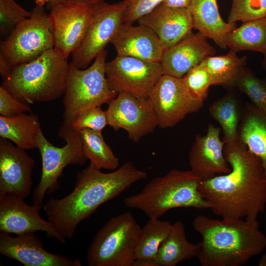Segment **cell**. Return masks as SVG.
<instances>
[{"label":"cell","mask_w":266,"mask_h":266,"mask_svg":"<svg viewBox=\"0 0 266 266\" xmlns=\"http://www.w3.org/2000/svg\"><path fill=\"white\" fill-rule=\"evenodd\" d=\"M230 172L201 180L199 191L222 219L257 220L266 205V175L260 160L239 139L226 144Z\"/></svg>","instance_id":"6da1fadb"},{"label":"cell","mask_w":266,"mask_h":266,"mask_svg":"<svg viewBox=\"0 0 266 266\" xmlns=\"http://www.w3.org/2000/svg\"><path fill=\"white\" fill-rule=\"evenodd\" d=\"M147 177L130 161L110 173L90 163L78 172L73 190L61 199L50 198L43 209L56 232L65 240L72 238L80 222L103 203L120 196Z\"/></svg>","instance_id":"7a4b0ae2"},{"label":"cell","mask_w":266,"mask_h":266,"mask_svg":"<svg viewBox=\"0 0 266 266\" xmlns=\"http://www.w3.org/2000/svg\"><path fill=\"white\" fill-rule=\"evenodd\" d=\"M194 230L202 237L198 259L202 266H241L266 248L258 220L196 216Z\"/></svg>","instance_id":"3957f363"},{"label":"cell","mask_w":266,"mask_h":266,"mask_svg":"<svg viewBox=\"0 0 266 266\" xmlns=\"http://www.w3.org/2000/svg\"><path fill=\"white\" fill-rule=\"evenodd\" d=\"M68 63L54 48L34 60L12 67L1 86L29 105L47 102L64 95Z\"/></svg>","instance_id":"277c9868"},{"label":"cell","mask_w":266,"mask_h":266,"mask_svg":"<svg viewBox=\"0 0 266 266\" xmlns=\"http://www.w3.org/2000/svg\"><path fill=\"white\" fill-rule=\"evenodd\" d=\"M201 181L191 170L173 169L153 178L140 192L126 198L124 203L142 211L148 218H160L175 208L209 209L199 191Z\"/></svg>","instance_id":"5b68a950"},{"label":"cell","mask_w":266,"mask_h":266,"mask_svg":"<svg viewBox=\"0 0 266 266\" xmlns=\"http://www.w3.org/2000/svg\"><path fill=\"white\" fill-rule=\"evenodd\" d=\"M106 50L100 52L88 68L68 64L63 97V125L71 127L83 111L108 103L118 93L109 85L105 74Z\"/></svg>","instance_id":"8992f818"},{"label":"cell","mask_w":266,"mask_h":266,"mask_svg":"<svg viewBox=\"0 0 266 266\" xmlns=\"http://www.w3.org/2000/svg\"><path fill=\"white\" fill-rule=\"evenodd\" d=\"M141 228L130 211L111 217L88 249V266H133Z\"/></svg>","instance_id":"52a82bcc"},{"label":"cell","mask_w":266,"mask_h":266,"mask_svg":"<svg viewBox=\"0 0 266 266\" xmlns=\"http://www.w3.org/2000/svg\"><path fill=\"white\" fill-rule=\"evenodd\" d=\"M58 135L66 143L62 147L51 144L42 130L37 136V148L41 155L42 167L40 179L33 192V204L42 206L45 196L60 188L59 178L66 166H83L88 160L83 153L79 132L62 125Z\"/></svg>","instance_id":"ba28073f"},{"label":"cell","mask_w":266,"mask_h":266,"mask_svg":"<svg viewBox=\"0 0 266 266\" xmlns=\"http://www.w3.org/2000/svg\"><path fill=\"white\" fill-rule=\"evenodd\" d=\"M30 17L20 21L0 41V56L12 67L30 62L54 48L49 15L36 5Z\"/></svg>","instance_id":"9c48e42d"},{"label":"cell","mask_w":266,"mask_h":266,"mask_svg":"<svg viewBox=\"0 0 266 266\" xmlns=\"http://www.w3.org/2000/svg\"><path fill=\"white\" fill-rule=\"evenodd\" d=\"M148 99L162 129L174 127L187 115L199 111L204 103L192 94L183 77L165 74L159 79Z\"/></svg>","instance_id":"30bf717a"},{"label":"cell","mask_w":266,"mask_h":266,"mask_svg":"<svg viewBox=\"0 0 266 266\" xmlns=\"http://www.w3.org/2000/svg\"><path fill=\"white\" fill-rule=\"evenodd\" d=\"M93 7V15L79 46L71 53V62L84 69L111 42L124 23L126 6L122 1L114 3L105 1Z\"/></svg>","instance_id":"8fae6325"},{"label":"cell","mask_w":266,"mask_h":266,"mask_svg":"<svg viewBox=\"0 0 266 266\" xmlns=\"http://www.w3.org/2000/svg\"><path fill=\"white\" fill-rule=\"evenodd\" d=\"M105 74L111 88L138 99H148L163 75L161 63L131 56H118L105 64Z\"/></svg>","instance_id":"7c38bea8"},{"label":"cell","mask_w":266,"mask_h":266,"mask_svg":"<svg viewBox=\"0 0 266 266\" xmlns=\"http://www.w3.org/2000/svg\"><path fill=\"white\" fill-rule=\"evenodd\" d=\"M106 111L108 125L126 131L128 138L138 142L152 133L158 122L149 99H138L125 92L118 93L108 103Z\"/></svg>","instance_id":"4fadbf2b"},{"label":"cell","mask_w":266,"mask_h":266,"mask_svg":"<svg viewBox=\"0 0 266 266\" xmlns=\"http://www.w3.org/2000/svg\"><path fill=\"white\" fill-rule=\"evenodd\" d=\"M50 10L49 20L54 49L67 60L83 39L92 19L93 7L61 4L53 6Z\"/></svg>","instance_id":"5bb4252c"},{"label":"cell","mask_w":266,"mask_h":266,"mask_svg":"<svg viewBox=\"0 0 266 266\" xmlns=\"http://www.w3.org/2000/svg\"><path fill=\"white\" fill-rule=\"evenodd\" d=\"M41 207L37 204L29 205L24 198L15 194L0 195V232L18 235L43 231L48 237L65 243L66 240L51 223L40 217Z\"/></svg>","instance_id":"9a60e30c"},{"label":"cell","mask_w":266,"mask_h":266,"mask_svg":"<svg viewBox=\"0 0 266 266\" xmlns=\"http://www.w3.org/2000/svg\"><path fill=\"white\" fill-rule=\"evenodd\" d=\"M26 150L0 138V195L13 194L26 198L32 187L34 160Z\"/></svg>","instance_id":"2e32d148"},{"label":"cell","mask_w":266,"mask_h":266,"mask_svg":"<svg viewBox=\"0 0 266 266\" xmlns=\"http://www.w3.org/2000/svg\"><path fill=\"white\" fill-rule=\"evenodd\" d=\"M0 253L25 266H81L79 259H71L46 251L34 233L17 235L0 232Z\"/></svg>","instance_id":"e0dca14e"},{"label":"cell","mask_w":266,"mask_h":266,"mask_svg":"<svg viewBox=\"0 0 266 266\" xmlns=\"http://www.w3.org/2000/svg\"><path fill=\"white\" fill-rule=\"evenodd\" d=\"M221 130L209 125L205 135L198 134L189 154L191 170L201 180L228 173L231 168L226 159L225 142L220 138Z\"/></svg>","instance_id":"ac0fdd59"},{"label":"cell","mask_w":266,"mask_h":266,"mask_svg":"<svg viewBox=\"0 0 266 266\" xmlns=\"http://www.w3.org/2000/svg\"><path fill=\"white\" fill-rule=\"evenodd\" d=\"M216 50L207 38L199 32H192L185 38L166 49L161 62L163 74L183 77L196 66Z\"/></svg>","instance_id":"d6986e66"},{"label":"cell","mask_w":266,"mask_h":266,"mask_svg":"<svg viewBox=\"0 0 266 266\" xmlns=\"http://www.w3.org/2000/svg\"><path fill=\"white\" fill-rule=\"evenodd\" d=\"M110 43L118 56L161 63L166 48L157 35L141 24L123 23Z\"/></svg>","instance_id":"ffe728a7"},{"label":"cell","mask_w":266,"mask_h":266,"mask_svg":"<svg viewBox=\"0 0 266 266\" xmlns=\"http://www.w3.org/2000/svg\"><path fill=\"white\" fill-rule=\"evenodd\" d=\"M138 24L151 29L158 37L166 49L193 32V20L186 8H171L162 3L142 17Z\"/></svg>","instance_id":"44dd1931"},{"label":"cell","mask_w":266,"mask_h":266,"mask_svg":"<svg viewBox=\"0 0 266 266\" xmlns=\"http://www.w3.org/2000/svg\"><path fill=\"white\" fill-rule=\"evenodd\" d=\"M188 8L192 16L194 29L213 40L219 47L227 49V38L236 27V24L223 20L217 0H192Z\"/></svg>","instance_id":"7402d4cb"},{"label":"cell","mask_w":266,"mask_h":266,"mask_svg":"<svg viewBox=\"0 0 266 266\" xmlns=\"http://www.w3.org/2000/svg\"><path fill=\"white\" fill-rule=\"evenodd\" d=\"M238 127V139L261 161L266 175V111L246 102Z\"/></svg>","instance_id":"603a6c76"},{"label":"cell","mask_w":266,"mask_h":266,"mask_svg":"<svg viewBox=\"0 0 266 266\" xmlns=\"http://www.w3.org/2000/svg\"><path fill=\"white\" fill-rule=\"evenodd\" d=\"M201 247L200 243L189 242L184 224L177 220L160 246L154 259L158 266H175L181 262L198 258Z\"/></svg>","instance_id":"cb8c5ba5"},{"label":"cell","mask_w":266,"mask_h":266,"mask_svg":"<svg viewBox=\"0 0 266 266\" xmlns=\"http://www.w3.org/2000/svg\"><path fill=\"white\" fill-rule=\"evenodd\" d=\"M38 116L26 113L7 117L0 116V136L25 150L37 148V138L41 130Z\"/></svg>","instance_id":"d4e9b609"},{"label":"cell","mask_w":266,"mask_h":266,"mask_svg":"<svg viewBox=\"0 0 266 266\" xmlns=\"http://www.w3.org/2000/svg\"><path fill=\"white\" fill-rule=\"evenodd\" d=\"M226 46L237 53L251 51L264 54L266 52V17L242 23L228 35Z\"/></svg>","instance_id":"484cf974"},{"label":"cell","mask_w":266,"mask_h":266,"mask_svg":"<svg viewBox=\"0 0 266 266\" xmlns=\"http://www.w3.org/2000/svg\"><path fill=\"white\" fill-rule=\"evenodd\" d=\"M208 111L211 116L221 126L223 140L225 144L236 141L238 139L239 122L242 114L239 101L234 92L228 93L213 101Z\"/></svg>","instance_id":"4316f807"},{"label":"cell","mask_w":266,"mask_h":266,"mask_svg":"<svg viewBox=\"0 0 266 266\" xmlns=\"http://www.w3.org/2000/svg\"><path fill=\"white\" fill-rule=\"evenodd\" d=\"M211 77L213 85L234 87L237 78L246 67L247 57H239L230 50L226 54L211 56L203 61Z\"/></svg>","instance_id":"83f0119b"},{"label":"cell","mask_w":266,"mask_h":266,"mask_svg":"<svg viewBox=\"0 0 266 266\" xmlns=\"http://www.w3.org/2000/svg\"><path fill=\"white\" fill-rule=\"evenodd\" d=\"M101 132L88 129L79 132L84 154L96 166L115 170L119 165V159L104 141Z\"/></svg>","instance_id":"f1b7e54d"},{"label":"cell","mask_w":266,"mask_h":266,"mask_svg":"<svg viewBox=\"0 0 266 266\" xmlns=\"http://www.w3.org/2000/svg\"><path fill=\"white\" fill-rule=\"evenodd\" d=\"M172 225L159 218H149L141 228L140 235L134 252V260H154L163 242L168 235Z\"/></svg>","instance_id":"f546056e"},{"label":"cell","mask_w":266,"mask_h":266,"mask_svg":"<svg viewBox=\"0 0 266 266\" xmlns=\"http://www.w3.org/2000/svg\"><path fill=\"white\" fill-rule=\"evenodd\" d=\"M234 87L247 95L257 107L266 111V79L259 78L251 69L246 66Z\"/></svg>","instance_id":"4dcf8cb0"},{"label":"cell","mask_w":266,"mask_h":266,"mask_svg":"<svg viewBox=\"0 0 266 266\" xmlns=\"http://www.w3.org/2000/svg\"><path fill=\"white\" fill-rule=\"evenodd\" d=\"M266 17V0H233L229 23H242Z\"/></svg>","instance_id":"1f68e13d"},{"label":"cell","mask_w":266,"mask_h":266,"mask_svg":"<svg viewBox=\"0 0 266 266\" xmlns=\"http://www.w3.org/2000/svg\"><path fill=\"white\" fill-rule=\"evenodd\" d=\"M183 78L192 94L204 101L208 96L210 87L213 85L211 77L204 62L192 68Z\"/></svg>","instance_id":"d6a6232c"},{"label":"cell","mask_w":266,"mask_h":266,"mask_svg":"<svg viewBox=\"0 0 266 266\" xmlns=\"http://www.w3.org/2000/svg\"><path fill=\"white\" fill-rule=\"evenodd\" d=\"M28 11L14 0H0V33L4 34L11 31L21 20L30 17Z\"/></svg>","instance_id":"836d02e7"},{"label":"cell","mask_w":266,"mask_h":266,"mask_svg":"<svg viewBox=\"0 0 266 266\" xmlns=\"http://www.w3.org/2000/svg\"><path fill=\"white\" fill-rule=\"evenodd\" d=\"M108 120L106 111L101 106L87 109L79 114L71 125V128L79 132L84 129H91L102 132L107 125Z\"/></svg>","instance_id":"e575fe53"},{"label":"cell","mask_w":266,"mask_h":266,"mask_svg":"<svg viewBox=\"0 0 266 266\" xmlns=\"http://www.w3.org/2000/svg\"><path fill=\"white\" fill-rule=\"evenodd\" d=\"M126 6L124 23L133 24L164 0H121Z\"/></svg>","instance_id":"d590c367"},{"label":"cell","mask_w":266,"mask_h":266,"mask_svg":"<svg viewBox=\"0 0 266 266\" xmlns=\"http://www.w3.org/2000/svg\"><path fill=\"white\" fill-rule=\"evenodd\" d=\"M31 109L15 98L3 87H0V115L11 117L21 114L31 112Z\"/></svg>","instance_id":"8d00e7d4"},{"label":"cell","mask_w":266,"mask_h":266,"mask_svg":"<svg viewBox=\"0 0 266 266\" xmlns=\"http://www.w3.org/2000/svg\"><path fill=\"white\" fill-rule=\"evenodd\" d=\"M105 0H50L48 2L47 7L49 9L53 6L61 4H84L92 7Z\"/></svg>","instance_id":"74e56055"},{"label":"cell","mask_w":266,"mask_h":266,"mask_svg":"<svg viewBox=\"0 0 266 266\" xmlns=\"http://www.w3.org/2000/svg\"><path fill=\"white\" fill-rule=\"evenodd\" d=\"M192 0H164L162 4L171 8H188Z\"/></svg>","instance_id":"f35d334b"},{"label":"cell","mask_w":266,"mask_h":266,"mask_svg":"<svg viewBox=\"0 0 266 266\" xmlns=\"http://www.w3.org/2000/svg\"><path fill=\"white\" fill-rule=\"evenodd\" d=\"M12 67L3 58L0 56V73L3 80L8 76Z\"/></svg>","instance_id":"ab89813d"},{"label":"cell","mask_w":266,"mask_h":266,"mask_svg":"<svg viewBox=\"0 0 266 266\" xmlns=\"http://www.w3.org/2000/svg\"><path fill=\"white\" fill-rule=\"evenodd\" d=\"M133 266H158L154 260L147 259L135 260Z\"/></svg>","instance_id":"60d3db41"},{"label":"cell","mask_w":266,"mask_h":266,"mask_svg":"<svg viewBox=\"0 0 266 266\" xmlns=\"http://www.w3.org/2000/svg\"><path fill=\"white\" fill-rule=\"evenodd\" d=\"M36 5L43 7L45 4H47L50 0H34Z\"/></svg>","instance_id":"b9f144b4"},{"label":"cell","mask_w":266,"mask_h":266,"mask_svg":"<svg viewBox=\"0 0 266 266\" xmlns=\"http://www.w3.org/2000/svg\"><path fill=\"white\" fill-rule=\"evenodd\" d=\"M258 265L259 266H266V253L263 255L261 258Z\"/></svg>","instance_id":"7bdbcfd3"},{"label":"cell","mask_w":266,"mask_h":266,"mask_svg":"<svg viewBox=\"0 0 266 266\" xmlns=\"http://www.w3.org/2000/svg\"><path fill=\"white\" fill-rule=\"evenodd\" d=\"M263 54L264 58L262 61V66L265 70L266 71V52Z\"/></svg>","instance_id":"ee69618b"}]
</instances>
